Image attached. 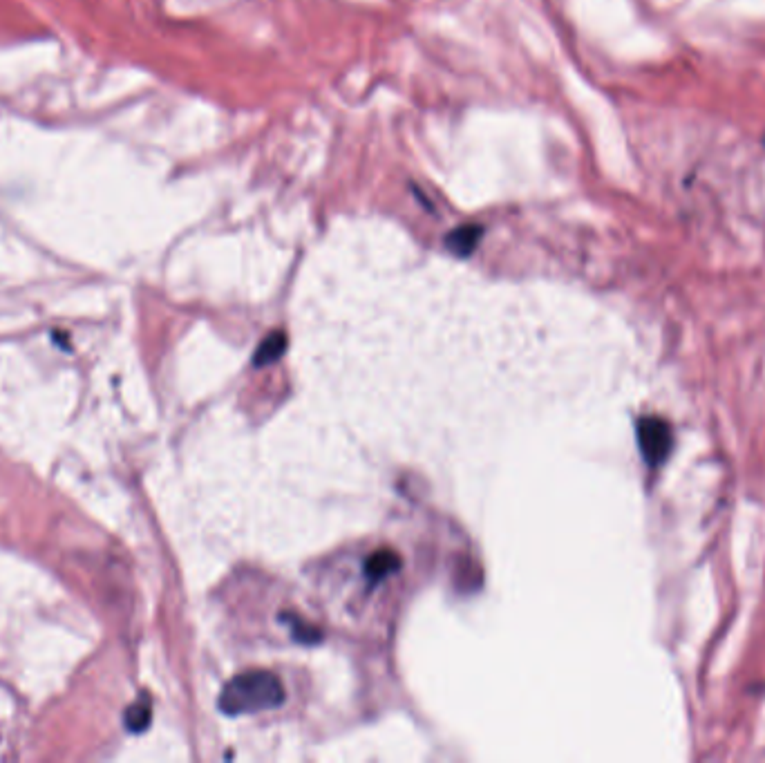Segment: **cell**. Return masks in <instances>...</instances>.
<instances>
[{
  "instance_id": "6da1fadb",
  "label": "cell",
  "mask_w": 765,
  "mask_h": 763,
  "mask_svg": "<svg viewBox=\"0 0 765 763\" xmlns=\"http://www.w3.org/2000/svg\"><path fill=\"white\" fill-rule=\"evenodd\" d=\"M285 703V687L271 672H244L226 683L220 696V710L229 717L280 708Z\"/></svg>"
},
{
  "instance_id": "7a4b0ae2",
  "label": "cell",
  "mask_w": 765,
  "mask_h": 763,
  "mask_svg": "<svg viewBox=\"0 0 765 763\" xmlns=\"http://www.w3.org/2000/svg\"><path fill=\"white\" fill-rule=\"evenodd\" d=\"M672 428L667 426V421L658 417H645L638 423V444L642 450V457L649 466H658L667 459L669 450H672Z\"/></svg>"
},
{
  "instance_id": "3957f363",
  "label": "cell",
  "mask_w": 765,
  "mask_h": 763,
  "mask_svg": "<svg viewBox=\"0 0 765 763\" xmlns=\"http://www.w3.org/2000/svg\"><path fill=\"white\" fill-rule=\"evenodd\" d=\"M399 567H401V558L394 551H376L372 558L367 560L365 571L372 580H383L399 571Z\"/></svg>"
},
{
  "instance_id": "277c9868",
  "label": "cell",
  "mask_w": 765,
  "mask_h": 763,
  "mask_svg": "<svg viewBox=\"0 0 765 763\" xmlns=\"http://www.w3.org/2000/svg\"><path fill=\"white\" fill-rule=\"evenodd\" d=\"M287 347V336L282 332H273L269 334L264 341L260 343L258 350H255V356H253V365L258 367H264V365H271L273 361H278L282 352H285Z\"/></svg>"
},
{
  "instance_id": "5b68a950",
  "label": "cell",
  "mask_w": 765,
  "mask_h": 763,
  "mask_svg": "<svg viewBox=\"0 0 765 763\" xmlns=\"http://www.w3.org/2000/svg\"><path fill=\"white\" fill-rule=\"evenodd\" d=\"M153 712H150V703L146 696H141L137 703H132L126 712V728L130 732H144L148 728Z\"/></svg>"
},
{
  "instance_id": "8992f818",
  "label": "cell",
  "mask_w": 765,
  "mask_h": 763,
  "mask_svg": "<svg viewBox=\"0 0 765 763\" xmlns=\"http://www.w3.org/2000/svg\"><path fill=\"white\" fill-rule=\"evenodd\" d=\"M481 238V229L477 226H466V229L455 231L448 238V247L459 253V256H468V253L477 247V242Z\"/></svg>"
}]
</instances>
